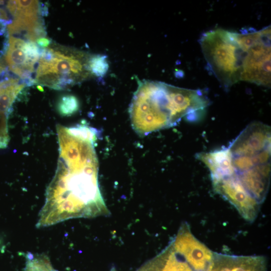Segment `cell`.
Instances as JSON below:
<instances>
[{"mask_svg": "<svg viewBox=\"0 0 271 271\" xmlns=\"http://www.w3.org/2000/svg\"><path fill=\"white\" fill-rule=\"evenodd\" d=\"M211 71L225 89L240 81L245 46L240 33L217 29L204 33L200 40Z\"/></svg>", "mask_w": 271, "mask_h": 271, "instance_id": "cell-3", "label": "cell"}, {"mask_svg": "<svg viewBox=\"0 0 271 271\" xmlns=\"http://www.w3.org/2000/svg\"><path fill=\"white\" fill-rule=\"evenodd\" d=\"M26 85L14 78L0 82V148H6L9 143L8 116L15 98Z\"/></svg>", "mask_w": 271, "mask_h": 271, "instance_id": "cell-11", "label": "cell"}, {"mask_svg": "<svg viewBox=\"0 0 271 271\" xmlns=\"http://www.w3.org/2000/svg\"><path fill=\"white\" fill-rule=\"evenodd\" d=\"M59 157L48 185L36 226L47 227L79 217L107 214L98 181V163L94 143L96 134L81 125H58Z\"/></svg>", "mask_w": 271, "mask_h": 271, "instance_id": "cell-1", "label": "cell"}, {"mask_svg": "<svg viewBox=\"0 0 271 271\" xmlns=\"http://www.w3.org/2000/svg\"><path fill=\"white\" fill-rule=\"evenodd\" d=\"M37 88H38L39 90H40V91H43V89L41 85H38V86H37Z\"/></svg>", "mask_w": 271, "mask_h": 271, "instance_id": "cell-17", "label": "cell"}, {"mask_svg": "<svg viewBox=\"0 0 271 271\" xmlns=\"http://www.w3.org/2000/svg\"><path fill=\"white\" fill-rule=\"evenodd\" d=\"M209 105L200 90L180 88L164 82H140L131 100V125L140 135L172 126L182 118L200 119Z\"/></svg>", "mask_w": 271, "mask_h": 271, "instance_id": "cell-2", "label": "cell"}, {"mask_svg": "<svg viewBox=\"0 0 271 271\" xmlns=\"http://www.w3.org/2000/svg\"><path fill=\"white\" fill-rule=\"evenodd\" d=\"M79 103L78 99L74 95L63 96L59 100L57 109L59 114L62 116H70L78 110Z\"/></svg>", "mask_w": 271, "mask_h": 271, "instance_id": "cell-14", "label": "cell"}, {"mask_svg": "<svg viewBox=\"0 0 271 271\" xmlns=\"http://www.w3.org/2000/svg\"><path fill=\"white\" fill-rule=\"evenodd\" d=\"M240 32L246 48L240 81L270 86V26L258 31L244 28Z\"/></svg>", "mask_w": 271, "mask_h": 271, "instance_id": "cell-5", "label": "cell"}, {"mask_svg": "<svg viewBox=\"0 0 271 271\" xmlns=\"http://www.w3.org/2000/svg\"><path fill=\"white\" fill-rule=\"evenodd\" d=\"M24 271H57L52 267L49 260L43 255H34L28 253Z\"/></svg>", "mask_w": 271, "mask_h": 271, "instance_id": "cell-12", "label": "cell"}, {"mask_svg": "<svg viewBox=\"0 0 271 271\" xmlns=\"http://www.w3.org/2000/svg\"><path fill=\"white\" fill-rule=\"evenodd\" d=\"M36 42L41 47H47L50 45L51 40L48 38L42 37L36 40Z\"/></svg>", "mask_w": 271, "mask_h": 271, "instance_id": "cell-16", "label": "cell"}, {"mask_svg": "<svg viewBox=\"0 0 271 271\" xmlns=\"http://www.w3.org/2000/svg\"><path fill=\"white\" fill-rule=\"evenodd\" d=\"M90 56L78 51L62 53L51 48L40 49L36 83L60 90L88 78Z\"/></svg>", "mask_w": 271, "mask_h": 271, "instance_id": "cell-4", "label": "cell"}, {"mask_svg": "<svg viewBox=\"0 0 271 271\" xmlns=\"http://www.w3.org/2000/svg\"><path fill=\"white\" fill-rule=\"evenodd\" d=\"M6 60L10 69L23 81L34 80L32 75L35 71V65L39 59L31 55L26 41L10 36Z\"/></svg>", "mask_w": 271, "mask_h": 271, "instance_id": "cell-9", "label": "cell"}, {"mask_svg": "<svg viewBox=\"0 0 271 271\" xmlns=\"http://www.w3.org/2000/svg\"><path fill=\"white\" fill-rule=\"evenodd\" d=\"M170 243L194 271H206L213 258L214 252L195 237L186 222L181 224Z\"/></svg>", "mask_w": 271, "mask_h": 271, "instance_id": "cell-6", "label": "cell"}, {"mask_svg": "<svg viewBox=\"0 0 271 271\" xmlns=\"http://www.w3.org/2000/svg\"><path fill=\"white\" fill-rule=\"evenodd\" d=\"M9 77V73L6 66L0 61V82Z\"/></svg>", "mask_w": 271, "mask_h": 271, "instance_id": "cell-15", "label": "cell"}, {"mask_svg": "<svg viewBox=\"0 0 271 271\" xmlns=\"http://www.w3.org/2000/svg\"><path fill=\"white\" fill-rule=\"evenodd\" d=\"M266 257L262 255H234L213 253L206 271H266Z\"/></svg>", "mask_w": 271, "mask_h": 271, "instance_id": "cell-10", "label": "cell"}, {"mask_svg": "<svg viewBox=\"0 0 271 271\" xmlns=\"http://www.w3.org/2000/svg\"><path fill=\"white\" fill-rule=\"evenodd\" d=\"M212 180L214 191L233 205L245 220L255 219L260 204L245 189L234 173Z\"/></svg>", "mask_w": 271, "mask_h": 271, "instance_id": "cell-7", "label": "cell"}, {"mask_svg": "<svg viewBox=\"0 0 271 271\" xmlns=\"http://www.w3.org/2000/svg\"><path fill=\"white\" fill-rule=\"evenodd\" d=\"M88 67L91 74L98 77H103L109 68L107 56L101 54L90 56Z\"/></svg>", "mask_w": 271, "mask_h": 271, "instance_id": "cell-13", "label": "cell"}, {"mask_svg": "<svg viewBox=\"0 0 271 271\" xmlns=\"http://www.w3.org/2000/svg\"><path fill=\"white\" fill-rule=\"evenodd\" d=\"M7 8L14 16L12 23L7 26L10 35L23 31L28 33L43 23L39 17L40 5L37 1H9Z\"/></svg>", "mask_w": 271, "mask_h": 271, "instance_id": "cell-8", "label": "cell"}]
</instances>
